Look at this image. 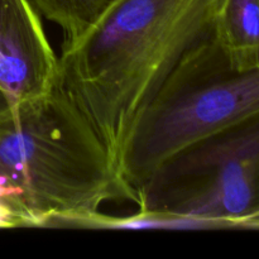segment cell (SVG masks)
I'll return each mask as SVG.
<instances>
[{
    "mask_svg": "<svg viewBox=\"0 0 259 259\" xmlns=\"http://www.w3.org/2000/svg\"><path fill=\"white\" fill-rule=\"evenodd\" d=\"M222 0H116L77 43L61 48L58 85L119 172L139 119L185 53L212 32Z\"/></svg>",
    "mask_w": 259,
    "mask_h": 259,
    "instance_id": "obj_1",
    "label": "cell"
},
{
    "mask_svg": "<svg viewBox=\"0 0 259 259\" xmlns=\"http://www.w3.org/2000/svg\"><path fill=\"white\" fill-rule=\"evenodd\" d=\"M0 176L23 192L38 227L73 225L134 196L105 144L56 86L0 119Z\"/></svg>",
    "mask_w": 259,
    "mask_h": 259,
    "instance_id": "obj_2",
    "label": "cell"
},
{
    "mask_svg": "<svg viewBox=\"0 0 259 259\" xmlns=\"http://www.w3.org/2000/svg\"><path fill=\"white\" fill-rule=\"evenodd\" d=\"M259 116V68H230L212 32L184 55L139 119L120 162L137 190L166 159L199 139Z\"/></svg>",
    "mask_w": 259,
    "mask_h": 259,
    "instance_id": "obj_3",
    "label": "cell"
},
{
    "mask_svg": "<svg viewBox=\"0 0 259 259\" xmlns=\"http://www.w3.org/2000/svg\"><path fill=\"white\" fill-rule=\"evenodd\" d=\"M138 214L242 228L259 210V116L185 147L137 190Z\"/></svg>",
    "mask_w": 259,
    "mask_h": 259,
    "instance_id": "obj_4",
    "label": "cell"
},
{
    "mask_svg": "<svg viewBox=\"0 0 259 259\" xmlns=\"http://www.w3.org/2000/svg\"><path fill=\"white\" fill-rule=\"evenodd\" d=\"M60 81V58L29 0H0V89L12 109L45 98Z\"/></svg>",
    "mask_w": 259,
    "mask_h": 259,
    "instance_id": "obj_5",
    "label": "cell"
},
{
    "mask_svg": "<svg viewBox=\"0 0 259 259\" xmlns=\"http://www.w3.org/2000/svg\"><path fill=\"white\" fill-rule=\"evenodd\" d=\"M212 35L230 68H259V0H222Z\"/></svg>",
    "mask_w": 259,
    "mask_h": 259,
    "instance_id": "obj_6",
    "label": "cell"
},
{
    "mask_svg": "<svg viewBox=\"0 0 259 259\" xmlns=\"http://www.w3.org/2000/svg\"><path fill=\"white\" fill-rule=\"evenodd\" d=\"M116 0H29L38 14L61 28L62 47L88 34Z\"/></svg>",
    "mask_w": 259,
    "mask_h": 259,
    "instance_id": "obj_7",
    "label": "cell"
},
{
    "mask_svg": "<svg viewBox=\"0 0 259 259\" xmlns=\"http://www.w3.org/2000/svg\"><path fill=\"white\" fill-rule=\"evenodd\" d=\"M38 227L23 192L0 176V228Z\"/></svg>",
    "mask_w": 259,
    "mask_h": 259,
    "instance_id": "obj_8",
    "label": "cell"
},
{
    "mask_svg": "<svg viewBox=\"0 0 259 259\" xmlns=\"http://www.w3.org/2000/svg\"><path fill=\"white\" fill-rule=\"evenodd\" d=\"M10 111H12V104H10V101L8 100L4 91L0 89V119L7 116Z\"/></svg>",
    "mask_w": 259,
    "mask_h": 259,
    "instance_id": "obj_9",
    "label": "cell"
},
{
    "mask_svg": "<svg viewBox=\"0 0 259 259\" xmlns=\"http://www.w3.org/2000/svg\"><path fill=\"white\" fill-rule=\"evenodd\" d=\"M243 229H259V210L253 212L242 224Z\"/></svg>",
    "mask_w": 259,
    "mask_h": 259,
    "instance_id": "obj_10",
    "label": "cell"
}]
</instances>
